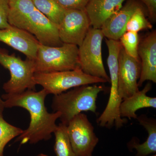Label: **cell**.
I'll return each mask as SVG.
<instances>
[{"mask_svg": "<svg viewBox=\"0 0 156 156\" xmlns=\"http://www.w3.org/2000/svg\"><path fill=\"white\" fill-rule=\"evenodd\" d=\"M32 1L37 10L58 27L63 18L66 10L55 0Z\"/></svg>", "mask_w": 156, "mask_h": 156, "instance_id": "obj_18", "label": "cell"}, {"mask_svg": "<svg viewBox=\"0 0 156 156\" xmlns=\"http://www.w3.org/2000/svg\"><path fill=\"white\" fill-rule=\"evenodd\" d=\"M0 64L9 70L11 78L5 83L3 89L6 94H19L27 90L35 89L34 61L27 58L22 60L15 54H9L0 49Z\"/></svg>", "mask_w": 156, "mask_h": 156, "instance_id": "obj_5", "label": "cell"}, {"mask_svg": "<svg viewBox=\"0 0 156 156\" xmlns=\"http://www.w3.org/2000/svg\"><path fill=\"white\" fill-rule=\"evenodd\" d=\"M8 22L31 34L41 44L59 47L63 43L59 39L58 26L54 24L36 8L23 13H9Z\"/></svg>", "mask_w": 156, "mask_h": 156, "instance_id": "obj_3", "label": "cell"}, {"mask_svg": "<svg viewBox=\"0 0 156 156\" xmlns=\"http://www.w3.org/2000/svg\"><path fill=\"white\" fill-rule=\"evenodd\" d=\"M145 4L147 8L150 17L153 21L156 19V0H139Z\"/></svg>", "mask_w": 156, "mask_h": 156, "instance_id": "obj_25", "label": "cell"}, {"mask_svg": "<svg viewBox=\"0 0 156 156\" xmlns=\"http://www.w3.org/2000/svg\"><path fill=\"white\" fill-rule=\"evenodd\" d=\"M23 130L9 124L0 115V156H4L6 146L10 141L22 134Z\"/></svg>", "mask_w": 156, "mask_h": 156, "instance_id": "obj_20", "label": "cell"}, {"mask_svg": "<svg viewBox=\"0 0 156 156\" xmlns=\"http://www.w3.org/2000/svg\"><path fill=\"white\" fill-rule=\"evenodd\" d=\"M104 90L101 85H84L54 95L52 107L53 112L61 113L59 119L67 126L71 120L83 112L96 113V101L99 93Z\"/></svg>", "mask_w": 156, "mask_h": 156, "instance_id": "obj_2", "label": "cell"}, {"mask_svg": "<svg viewBox=\"0 0 156 156\" xmlns=\"http://www.w3.org/2000/svg\"><path fill=\"white\" fill-rule=\"evenodd\" d=\"M66 129L70 142L77 156H92L99 138L87 115L81 113L74 117L68 124Z\"/></svg>", "mask_w": 156, "mask_h": 156, "instance_id": "obj_8", "label": "cell"}, {"mask_svg": "<svg viewBox=\"0 0 156 156\" xmlns=\"http://www.w3.org/2000/svg\"><path fill=\"white\" fill-rule=\"evenodd\" d=\"M152 88L151 84L147 83L142 90L137 91L130 97L122 100L119 107V113L122 118L136 119V112L140 109L156 108V98L147 95Z\"/></svg>", "mask_w": 156, "mask_h": 156, "instance_id": "obj_16", "label": "cell"}, {"mask_svg": "<svg viewBox=\"0 0 156 156\" xmlns=\"http://www.w3.org/2000/svg\"><path fill=\"white\" fill-rule=\"evenodd\" d=\"M65 10H85L89 0H55Z\"/></svg>", "mask_w": 156, "mask_h": 156, "instance_id": "obj_23", "label": "cell"}, {"mask_svg": "<svg viewBox=\"0 0 156 156\" xmlns=\"http://www.w3.org/2000/svg\"><path fill=\"white\" fill-rule=\"evenodd\" d=\"M90 27L85 10H66L63 18L58 26L59 39L63 44L80 47Z\"/></svg>", "mask_w": 156, "mask_h": 156, "instance_id": "obj_10", "label": "cell"}, {"mask_svg": "<svg viewBox=\"0 0 156 156\" xmlns=\"http://www.w3.org/2000/svg\"><path fill=\"white\" fill-rule=\"evenodd\" d=\"M76 45L63 44L59 47L40 44L34 60L35 73H49L80 68Z\"/></svg>", "mask_w": 156, "mask_h": 156, "instance_id": "obj_4", "label": "cell"}, {"mask_svg": "<svg viewBox=\"0 0 156 156\" xmlns=\"http://www.w3.org/2000/svg\"><path fill=\"white\" fill-rule=\"evenodd\" d=\"M4 101L2 98L0 97V115H3V112L5 110Z\"/></svg>", "mask_w": 156, "mask_h": 156, "instance_id": "obj_26", "label": "cell"}, {"mask_svg": "<svg viewBox=\"0 0 156 156\" xmlns=\"http://www.w3.org/2000/svg\"><path fill=\"white\" fill-rule=\"evenodd\" d=\"M140 6L135 0H128L119 11L104 23L101 28L104 36L107 39L119 41L126 32V25L130 17Z\"/></svg>", "mask_w": 156, "mask_h": 156, "instance_id": "obj_14", "label": "cell"}, {"mask_svg": "<svg viewBox=\"0 0 156 156\" xmlns=\"http://www.w3.org/2000/svg\"><path fill=\"white\" fill-rule=\"evenodd\" d=\"M125 52L129 56L140 61L138 55L139 36L138 33L126 32L119 40Z\"/></svg>", "mask_w": 156, "mask_h": 156, "instance_id": "obj_21", "label": "cell"}, {"mask_svg": "<svg viewBox=\"0 0 156 156\" xmlns=\"http://www.w3.org/2000/svg\"><path fill=\"white\" fill-rule=\"evenodd\" d=\"M118 92L122 101L139 91L140 62L129 56L122 47L119 56Z\"/></svg>", "mask_w": 156, "mask_h": 156, "instance_id": "obj_11", "label": "cell"}, {"mask_svg": "<svg viewBox=\"0 0 156 156\" xmlns=\"http://www.w3.org/2000/svg\"><path fill=\"white\" fill-rule=\"evenodd\" d=\"M136 119L147 131L148 137L145 142L140 144L138 139L132 138L128 143L129 149H134L136 156H149L156 153V121L144 115L137 116Z\"/></svg>", "mask_w": 156, "mask_h": 156, "instance_id": "obj_17", "label": "cell"}, {"mask_svg": "<svg viewBox=\"0 0 156 156\" xmlns=\"http://www.w3.org/2000/svg\"><path fill=\"white\" fill-rule=\"evenodd\" d=\"M34 80L48 95H58L71 89L92 84L107 83L106 80L84 73L80 68L49 73H35Z\"/></svg>", "mask_w": 156, "mask_h": 156, "instance_id": "obj_6", "label": "cell"}, {"mask_svg": "<svg viewBox=\"0 0 156 156\" xmlns=\"http://www.w3.org/2000/svg\"><path fill=\"white\" fill-rule=\"evenodd\" d=\"M152 25L146 18L142 8L140 6L130 17L126 27V32L138 33L145 29H151Z\"/></svg>", "mask_w": 156, "mask_h": 156, "instance_id": "obj_22", "label": "cell"}, {"mask_svg": "<svg viewBox=\"0 0 156 156\" xmlns=\"http://www.w3.org/2000/svg\"><path fill=\"white\" fill-rule=\"evenodd\" d=\"M107 64L109 72L111 83L109 98L106 107L100 116L98 118L97 123L102 127L110 128L115 125L120 128L126 124L127 120L120 116L119 107L122 101L118 92V56L115 54L109 55Z\"/></svg>", "mask_w": 156, "mask_h": 156, "instance_id": "obj_9", "label": "cell"}, {"mask_svg": "<svg viewBox=\"0 0 156 156\" xmlns=\"http://www.w3.org/2000/svg\"><path fill=\"white\" fill-rule=\"evenodd\" d=\"M138 55L140 58V76L138 87L146 81L156 83V31H153L146 36L138 48Z\"/></svg>", "mask_w": 156, "mask_h": 156, "instance_id": "obj_13", "label": "cell"}, {"mask_svg": "<svg viewBox=\"0 0 156 156\" xmlns=\"http://www.w3.org/2000/svg\"><path fill=\"white\" fill-rule=\"evenodd\" d=\"M48 94L44 89L36 92L27 90L15 94H5L2 95L5 108H22L28 111L30 121L27 129L16 137L15 142L20 144H35L40 141L51 139L52 134L57 128L56 120L61 115L59 112L50 113L45 105Z\"/></svg>", "mask_w": 156, "mask_h": 156, "instance_id": "obj_1", "label": "cell"}, {"mask_svg": "<svg viewBox=\"0 0 156 156\" xmlns=\"http://www.w3.org/2000/svg\"><path fill=\"white\" fill-rule=\"evenodd\" d=\"M126 0H89L85 9L90 21L94 28L101 29L107 19L122 7Z\"/></svg>", "mask_w": 156, "mask_h": 156, "instance_id": "obj_15", "label": "cell"}, {"mask_svg": "<svg viewBox=\"0 0 156 156\" xmlns=\"http://www.w3.org/2000/svg\"><path fill=\"white\" fill-rule=\"evenodd\" d=\"M156 156V154H155V155L154 154V155H152V156Z\"/></svg>", "mask_w": 156, "mask_h": 156, "instance_id": "obj_28", "label": "cell"}, {"mask_svg": "<svg viewBox=\"0 0 156 156\" xmlns=\"http://www.w3.org/2000/svg\"><path fill=\"white\" fill-rule=\"evenodd\" d=\"M37 156H49L48 155L46 154L41 153L38 154Z\"/></svg>", "mask_w": 156, "mask_h": 156, "instance_id": "obj_27", "label": "cell"}, {"mask_svg": "<svg viewBox=\"0 0 156 156\" xmlns=\"http://www.w3.org/2000/svg\"><path fill=\"white\" fill-rule=\"evenodd\" d=\"M66 127L67 126L60 123L53 133L55 137L54 152L56 156H77L70 142Z\"/></svg>", "mask_w": 156, "mask_h": 156, "instance_id": "obj_19", "label": "cell"}, {"mask_svg": "<svg viewBox=\"0 0 156 156\" xmlns=\"http://www.w3.org/2000/svg\"><path fill=\"white\" fill-rule=\"evenodd\" d=\"M0 41L34 60L40 43L31 34L14 26L0 29Z\"/></svg>", "mask_w": 156, "mask_h": 156, "instance_id": "obj_12", "label": "cell"}, {"mask_svg": "<svg viewBox=\"0 0 156 156\" xmlns=\"http://www.w3.org/2000/svg\"><path fill=\"white\" fill-rule=\"evenodd\" d=\"M104 35L101 29L90 27L82 44L78 47L80 68L87 74L110 82L102 57Z\"/></svg>", "mask_w": 156, "mask_h": 156, "instance_id": "obj_7", "label": "cell"}, {"mask_svg": "<svg viewBox=\"0 0 156 156\" xmlns=\"http://www.w3.org/2000/svg\"><path fill=\"white\" fill-rule=\"evenodd\" d=\"M9 0H0V29L8 28L10 26L8 22Z\"/></svg>", "mask_w": 156, "mask_h": 156, "instance_id": "obj_24", "label": "cell"}]
</instances>
